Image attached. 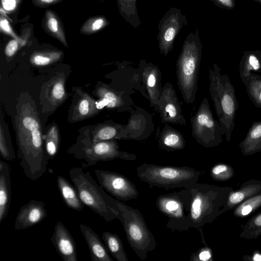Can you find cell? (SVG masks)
<instances>
[{"label":"cell","instance_id":"cell-1","mask_svg":"<svg viewBox=\"0 0 261 261\" xmlns=\"http://www.w3.org/2000/svg\"><path fill=\"white\" fill-rule=\"evenodd\" d=\"M31 101L20 105L16 116L17 158L25 176L32 181L46 172L49 158L44 146L37 112Z\"/></svg>","mask_w":261,"mask_h":261},{"label":"cell","instance_id":"cell-2","mask_svg":"<svg viewBox=\"0 0 261 261\" xmlns=\"http://www.w3.org/2000/svg\"><path fill=\"white\" fill-rule=\"evenodd\" d=\"M189 188L191 199L184 230L202 228L224 213L229 194L233 190L230 187H219L198 182Z\"/></svg>","mask_w":261,"mask_h":261},{"label":"cell","instance_id":"cell-3","mask_svg":"<svg viewBox=\"0 0 261 261\" xmlns=\"http://www.w3.org/2000/svg\"><path fill=\"white\" fill-rule=\"evenodd\" d=\"M202 50L196 28L186 38L176 63L177 84L188 105H192L196 99Z\"/></svg>","mask_w":261,"mask_h":261},{"label":"cell","instance_id":"cell-4","mask_svg":"<svg viewBox=\"0 0 261 261\" xmlns=\"http://www.w3.org/2000/svg\"><path fill=\"white\" fill-rule=\"evenodd\" d=\"M208 71L211 97L214 102L222 134L229 142L231 138L238 109L234 88L228 76L221 73V69L216 63L210 67Z\"/></svg>","mask_w":261,"mask_h":261},{"label":"cell","instance_id":"cell-5","mask_svg":"<svg viewBox=\"0 0 261 261\" xmlns=\"http://www.w3.org/2000/svg\"><path fill=\"white\" fill-rule=\"evenodd\" d=\"M69 175L80 198L84 204L107 222L120 219L115 199L108 195L89 172L85 173L81 167H72Z\"/></svg>","mask_w":261,"mask_h":261},{"label":"cell","instance_id":"cell-6","mask_svg":"<svg viewBox=\"0 0 261 261\" xmlns=\"http://www.w3.org/2000/svg\"><path fill=\"white\" fill-rule=\"evenodd\" d=\"M139 179L150 187L165 189L189 188L199 180L201 173L189 166H161L144 163L137 168Z\"/></svg>","mask_w":261,"mask_h":261},{"label":"cell","instance_id":"cell-7","mask_svg":"<svg viewBox=\"0 0 261 261\" xmlns=\"http://www.w3.org/2000/svg\"><path fill=\"white\" fill-rule=\"evenodd\" d=\"M115 202L120 215L119 221L130 247L141 260L146 259L148 253L154 250L157 246L154 235L138 209L117 199Z\"/></svg>","mask_w":261,"mask_h":261},{"label":"cell","instance_id":"cell-8","mask_svg":"<svg viewBox=\"0 0 261 261\" xmlns=\"http://www.w3.org/2000/svg\"><path fill=\"white\" fill-rule=\"evenodd\" d=\"M67 152L79 160H84L87 166H93L99 161H108L116 159L134 161L137 156L119 150L116 139L83 143L76 141Z\"/></svg>","mask_w":261,"mask_h":261},{"label":"cell","instance_id":"cell-9","mask_svg":"<svg viewBox=\"0 0 261 261\" xmlns=\"http://www.w3.org/2000/svg\"><path fill=\"white\" fill-rule=\"evenodd\" d=\"M191 199L190 188L159 196L155 202L159 211L168 218L166 227L184 231Z\"/></svg>","mask_w":261,"mask_h":261},{"label":"cell","instance_id":"cell-10","mask_svg":"<svg viewBox=\"0 0 261 261\" xmlns=\"http://www.w3.org/2000/svg\"><path fill=\"white\" fill-rule=\"evenodd\" d=\"M192 135L196 141L206 148L218 146L222 142L220 123L210 109L207 98L201 101L197 112L191 118Z\"/></svg>","mask_w":261,"mask_h":261},{"label":"cell","instance_id":"cell-11","mask_svg":"<svg viewBox=\"0 0 261 261\" xmlns=\"http://www.w3.org/2000/svg\"><path fill=\"white\" fill-rule=\"evenodd\" d=\"M187 24L186 15L179 9L172 7L165 12L159 23L157 35L162 55L166 56L172 51L176 37L182 27Z\"/></svg>","mask_w":261,"mask_h":261},{"label":"cell","instance_id":"cell-12","mask_svg":"<svg viewBox=\"0 0 261 261\" xmlns=\"http://www.w3.org/2000/svg\"><path fill=\"white\" fill-rule=\"evenodd\" d=\"M94 173L101 187L117 200L128 201L138 197L137 187L125 175L100 169L95 170Z\"/></svg>","mask_w":261,"mask_h":261},{"label":"cell","instance_id":"cell-13","mask_svg":"<svg viewBox=\"0 0 261 261\" xmlns=\"http://www.w3.org/2000/svg\"><path fill=\"white\" fill-rule=\"evenodd\" d=\"M76 141L91 143L113 139H128L127 125L116 123L112 121L88 125L81 128Z\"/></svg>","mask_w":261,"mask_h":261},{"label":"cell","instance_id":"cell-14","mask_svg":"<svg viewBox=\"0 0 261 261\" xmlns=\"http://www.w3.org/2000/svg\"><path fill=\"white\" fill-rule=\"evenodd\" d=\"M160 115L163 123L186 125V119L182 114L180 102L179 101L173 86L166 83L163 86L161 95L154 108Z\"/></svg>","mask_w":261,"mask_h":261},{"label":"cell","instance_id":"cell-15","mask_svg":"<svg viewBox=\"0 0 261 261\" xmlns=\"http://www.w3.org/2000/svg\"><path fill=\"white\" fill-rule=\"evenodd\" d=\"M140 72L143 88L149 101L150 106L155 108L160 98L162 87V74L158 67L151 63L142 61L140 64Z\"/></svg>","mask_w":261,"mask_h":261},{"label":"cell","instance_id":"cell-16","mask_svg":"<svg viewBox=\"0 0 261 261\" xmlns=\"http://www.w3.org/2000/svg\"><path fill=\"white\" fill-rule=\"evenodd\" d=\"M75 94L69 114V121L82 120L97 114L102 107L88 93L79 88L74 87Z\"/></svg>","mask_w":261,"mask_h":261},{"label":"cell","instance_id":"cell-17","mask_svg":"<svg viewBox=\"0 0 261 261\" xmlns=\"http://www.w3.org/2000/svg\"><path fill=\"white\" fill-rule=\"evenodd\" d=\"M47 215L44 203L32 199L18 211L15 220V229L19 230L31 227L42 222Z\"/></svg>","mask_w":261,"mask_h":261},{"label":"cell","instance_id":"cell-18","mask_svg":"<svg viewBox=\"0 0 261 261\" xmlns=\"http://www.w3.org/2000/svg\"><path fill=\"white\" fill-rule=\"evenodd\" d=\"M50 241L64 261H77V250L74 240L61 222L59 221L56 224Z\"/></svg>","mask_w":261,"mask_h":261},{"label":"cell","instance_id":"cell-19","mask_svg":"<svg viewBox=\"0 0 261 261\" xmlns=\"http://www.w3.org/2000/svg\"><path fill=\"white\" fill-rule=\"evenodd\" d=\"M95 94L108 109L116 110L119 112L130 111L133 102L128 96L121 92H117L106 84L101 83L96 88Z\"/></svg>","mask_w":261,"mask_h":261},{"label":"cell","instance_id":"cell-20","mask_svg":"<svg viewBox=\"0 0 261 261\" xmlns=\"http://www.w3.org/2000/svg\"><path fill=\"white\" fill-rule=\"evenodd\" d=\"M79 227L88 247L91 260L113 261L99 236L87 225L81 224Z\"/></svg>","mask_w":261,"mask_h":261},{"label":"cell","instance_id":"cell-21","mask_svg":"<svg viewBox=\"0 0 261 261\" xmlns=\"http://www.w3.org/2000/svg\"><path fill=\"white\" fill-rule=\"evenodd\" d=\"M11 167L0 161V224L7 217L11 201Z\"/></svg>","mask_w":261,"mask_h":261},{"label":"cell","instance_id":"cell-22","mask_svg":"<svg viewBox=\"0 0 261 261\" xmlns=\"http://www.w3.org/2000/svg\"><path fill=\"white\" fill-rule=\"evenodd\" d=\"M261 193V180L249 179L243 182L240 187L229 193L224 208V213L233 209L248 198Z\"/></svg>","mask_w":261,"mask_h":261},{"label":"cell","instance_id":"cell-23","mask_svg":"<svg viewBox=\"0 0 261 261\" xmlns=\"http://www.w3.org/2000/svg\"><path fill=\"white\" fill-rule=\"evenodd\" d=\"M65 79L63 75H56L45 85L44 92L45 101L53 108H56L65 99Z\"/></svg>","mask_w":261,"mask_h":261},{"label":"cell","instance_id":"cell-24","mask_svg":"<svg viewBox=\"0 0 261 261\" xmlns=\"http://www.w3.org/2000/svg\"><path fill=\"white\" fill-rule=\"evenodd\" d=\"M159 147L167 151L182 150L186 145L183 135L168 124L158 135Z\"/></svg>","mask_w":261,"mask_h":261},{"label":"cell","instance_id":"cell-25","mask_svg":"<svg viewBox=\"0 0 261 261\" xmlns=\"http://www.w3.org/2000/svg\"><path fill=\"white\" fill-rule=\"evenodd\" d=\"M57 182L58 188L64 203L73 210L82 211L85 205L81 201L75 187L61 175L57 177Z\"/></svg>","mask_w":261,"mask_h":261},{"label":"cell","instance_id":"cell-26","mask_svg":"<svg viewBox=\"0 0 261 261\" xmlns=\"http://www.w3.org/2000/svg\"><path fill=\"white\" fill-rule=\"evenodd\" d=\"M239 146L242 153L245 156L261 151V120L253 122Z\"/></svg>","mask_w":261,"mask_h":261},{"label":"cell","instance_id":"cell-27","mask_svg":"<svg viewBox=\"0 0 261 261\" xmlns=\"http://www.w3.org/2000/svg\"><path fill=\"white\" fill-rule=\"evenodd\" d=\"M252 71L261 72V61L257 49L248 50L243 54L239 63V74L242 82L250 76Z\"/></svg>","mask_w":261,"mask_h":261},{"label":"cell","instance_id":"cell-28","mask_svg":"<svg viewBox=\"0 0 261 261\" xmlns=\"http://www.w3.org/2000/svg\"><path fill=\"white\" fill-rule=\"evenodd\" d=\"M101 237L108 251L117 261H128L122 241L117 234L105 231Z\"/></svg>","mask_w":261,"mask_h":261},{"label":"cell","instance_id":"cell-29","mask_svg":"<svg viewBox=\"0 0 261 261\" xmlns=\"http://www.w3.org/2000/svg\"><path fill=\"white\" fill-rule=\"evenodd\" d=\"M137 0H117V6L121 16L135 29L141 24L139 17Z\"/></svg>","mask_w":261,"mask_h":261},{"label":"cell","instance_id":"cell-30","mask_svg":"<svg viewBox=\"0 0 261 261\" xmlns=\"http://www.w3.org/2000/svg\"><path fill=\"white\" fill-rule=\"evenodd\" d=\"M0 153L1 157L7 161H13L16 155L12 143L8 126L2 112L0 119Z\"/></svg>","mask_w":261,"mask_h":261},{"label":"cell","instance_id":"cell-31","mask_svg":"<svg viewBox=\"0 0 261 261\" xmlns=\"http://www.w3.org/2000/svg\"><path fill=\"white\" fill-rule=\"evenodd\" d=\"M243 83L251 101L261 109V75L251 72Z\"/></svg>","mask_w":261,"mask_h":261},{"label":"cell","instance_id":"cell-32","mask_svg":"<svg viewBox=\"0 0 261 261\" xmlns=\"http://www.w3.org/2000/svg\"><path fill=\"white\" fill-rule=\"evenodd\" d=\"M261 207V193L243 201L233 209V215L237 218L247 217Z\"/></svg>","mask_w":261,"mask_h":261},{"label":"cell","instance_id":"cell-33","mask_svg":"<svg viewBox=\"0 0 261 261\" xmlns=\"http://www.w3.org/2000/svg\"><path fill=\"white\" fill-rule=\"evenodd\" d=\"M45 147L50 160H53L58 153L60 147L59 129L55 124L51 125L45 135Z\"/></svg>","mask_w":261,"mask_h":261},{"label":"cell","instance_id":"cell-34","mask_svg":"<svg viewBox=\"0 0 261 261\" xmlns=\"http://www.w3.org/2000/svg\"><path fill=\"white\" fill-rule=\"evenodd\" d=\"M45 25L48 32L53 36L67 46L61 22L54 12L50 10H47L46 11Z\"/></svg>","mask_w":261,"mask_h":261},{"label":"cell","instance_id":"cell-35","mask_svg":"<svg viewBox=\"0 0 261 261\" xmlns=\"http://www.w3.org/2000/svg\"><path fill=\"white\" fill-rule=\"evenodd\" d=\"M239 236L245 239H256L261 236V212L247 222Z\"/></svg>","mask_w":261,"mask_h":261},{"label":"cell","instance_id":"cell-36","mask_svg":"<svg viewBox=\"0 0 261 261\" xmlns=\"http://www.w3.org/2000/svg\"><path fill=\"white\" fill-rule=\"evenodd\" d=\"M61 56L60 51H37L31 56L30 62L35 66H43L55 63L60 59Z\"/></svg>","mask_w":261,"mask_h":261},{"label":"cell","instance_id":"cell-37","mask_svg":"<svg viewBox=\"0 0 261 261\" xmlns=\"http://www.w3.org/2000/svg\"><path fill=\"white\" fill-rule=\"evenodd\" d=\"M234 170L230 165L220 163L214 165L210 171L211 177L213 180L226 181L233 177Z\"/></svg>","mask_w":261,"mask_h":261},{"label":"cell","instance_id":"cell-38","mask_svg":"<svg viewBox=\"0 0 261 261\" xmlns=\"http://www.w3.org/2000/svg\"><path fill=\"white\" fill-rule=\"evenodd\" d=\"M109 22L103 16H99L87 20L81 29V33L85 34L95 33L105 28Z\"/></svg>","mask_w":261,"mask_h":261},{"label":"cell","instance_id":"cell-39","mask_svg":"<svg viewBox=\"0 0 261 261\" xmlns=\"http://www.w3.org/2000/svg\"><path fill=\"white\" fill-rule=\"evenodd\" d=\"M213 260L212 249L206 244L193 252L190 258L191 261H212Z\"/></svg>","mask_w":261,"mask_h":261},{"label":"cell","instance_id":"cell-40","mask_svg":"<svg viewBox=\"0 0 261 261\" xmlns=\"http://www.w3.org/2000/svg\"><path fill=\"white\" fill-rule=\"evenodd\" d=\"M18 41L17 39H14L10 40L7 43L5 49V53L7 57H11L14 55L19 46Z\"/></svg>","mask_w":261,"mask_h":261},{"label":"cell","instance_id":"cell-41","mask_svg":"<svg viewBox=\"0 0 261 261\" xmlns=\"http://www.w3.org/2000/svg\"><path fill=\"white\" fill-rule=\"evenodd\" d=\"M215 5L218 7L227 9L231 10L235 8L236 3L235 0H210Z\"/></svg>","mask_w":261,"mask_h":261},{"label":"cell","instance_id":"cell-42","mask_svg":"<svg viewBox=\"0 0 261 261\" xmlns=\"http://www.w3.org/2000/svg\"><path fill=\"white\" fill-rule=\"evenodd\" d=\"M20 0H1L2 6L6 11H12L14 10Z\"/></svg>","mask_w":261,"mask_h":261},{"label":"cell","instance_id":"cell-43","mask_svg":"<svg viewBox=\"0 0 261 261\" xmlns=\"http://www.w3.org/2000/svg\"><path fill=\"white\" fill-rule=\"evenodd\" d=\"M242 258L245 261H261V250H255L251 255H244Z\"/></svg>","mask_w":261,"mask_h":261},{"label":"cell","instance_id":"cell-44","mask_svg":"<svg viewBox=\"0 0 261 261\" xmlns=\"http://www.w3.org/2000/svg\"><path fill=\"white\" fill-rule=\"evenodd\" d=\"M1 29L3 30L4 31H5V32L9 33V34H11L13 36H15L9 25V22L7 21L6 19H3L2 18H1Z\"/></svg>","mask_w":261,"mask_h":261},{"label":"cell","instance_id":"cell-45","mask_svg":"<svg viewBox=\"0 0 261 261\" xmlns=\"http://www.w3.org/2000/svg\"><path fill=\"white\" fill-rule=\"evenodd\" d=\"M60 0H37V2L42 5H50L56 3Z\"/></svg>","mask_w":261,"mask_h":261},{"label":"cell","instance_id":"cell-46","mask_svg":"<svg viewBox=\"0 0 261 261\" xmlns=\"http://www.w3.org/2000/svg\"><path fill=\"white\" fill-rule=\"evenodd\" d=\"M257 51H258V54L260 60L261 61V50H258L257 49Z\"/></svg>","mask_w":261,"mask_h":261},{"label":"cell","instance_id":"cell-47","mask_svg":"<svg viewBox=\"0 0 261 261\" xmlns=\"http://www.w3.org/2000/svg\"><path fill=\"white\" fill-rule=\"evenodd\" d=\"M253 1L261 5V0H253Z\"/></svg>","mask_w":261,"mask_h":261}]
</instances>
